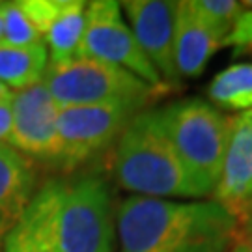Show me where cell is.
I'll return each mask as SVG.
<instances>
[{
	"instance_id": "1",
	"label": "cell",
	"mask_w": 252,
	"mask_h": 252,
	"mask_svg": "<svg viewBox=\"0 0 252 252\" xmlns=\"http://www.w3.org/2000/svg\"><path fill=\"white\" fill-rule=\"evenodd\" d=\"M116 207L105 178L65 174L37 185L2 252H114Z\"/></svg>"
},
{
	"instance_id": "2",
	"label": "cell",
	"mask_w": 252,
	"mask_h": 252,
	"mask_svg": "<svg viewBox=\"0 0 252 252\" xmlns=\"http://www.w3.org/2000/svg\"><path fill=\"white\" fill-rule=\"evenodd\" d=\"M235 219L215 200L127 196L116 207L120 252H228Z\"/></svg>"
},
{
	"instance_id": "3",
	"label": "cell",
	"mask_w": 252,
	"mask_h": 252,
	"mask_svg": "<svg viewBox=\"0 0 252 252\" xmlns=\"http://www.w3.org/2000/svg\"><path fill=\"white\" fill-rule=\"evenodd\" d=\"M110 172L118 185L133 196L166 200L209 196L155 127L148 108L131 120L112 146Z\"/></svg>"
},
{
	"instance_id": "4",
	"label": "cell",
	"mask_w": 252,
	"mask_h": 252,
	"mask_svg": "<svg viewBox=\"0 0 252 252\" xmlns=\"http://www.w3.org/2000/svg\"><path fill=\"white\" fill-rule=\"evenodd\" d=\"M148 112L190 176L213 194L230 142L232 116L204 99H180Z\"/></svg>"
},
{
	"instance_id": "5",
	"label": "cell",
	"mask_w": 252,
	"mask_h": 252,
	"mask_svg": "<svg viewBox=\"0 0 252 252\" xmlns=\"http://www.w3.org/2000/svg\"><path fill=\"white\" fill-rule=\"evenodd\" d=\"M43 84L58 108L131 103L146 107L170 88H155L124 67L79 56L69 62L49 63Z\"/></svg>"
},
{
	"instance_id": "6",
	"label": "cell",
	"mask_w": 252,
	"mask_h": 252,
	"mask_svg": "<svg viewBox=\"0 0 252 252\" xmlns=\"http://www.w3.org/2000/svg\"><path fill=\"white\" fill-rule=\"evenodd\" d=\"M146 107L131 103L65 107L58 112V157L54 166L73 174L116 144L131 120Z\"/></svg>"
},
{
	"instance_id": "7",
	"label": "cell",
	"mask_w": 252,
	"mask_h": 252,
	"mask_svg": "<svg viewBox=\"0 0 252 252\" xmlns=\"http://www.w3.org/2000/svg\"><path fill=\"white\" fill-rule=\"evenodd\" d=\"M81 56L124 67L155 88H170L142 53L120 2L114 0L88 2Z\"/></svg>"
},
{
	"instance_id": "8",
	"label": "cell",
	"mask_w": 252,
	"mask_h": 252,
	"mask_svg": "<svg viewBox=\"0 0 252 252\" xmlns=\"http://www.w3.org/2000/svg\"><path fill=\"white\" fill-rule=\"evenodd\" d=\"M58 112L43 82L13 92L8 146L34 162L53 164L58 157Z\"/></svg>"
},
{
	"instance_id": "9",
	"label": "cell",
	"mask_w": 252,
	"mask_h": 252,
	"mask_svg": "<svg viewBox=\"0 0 252 252\" xmlns=\"http://www.w3.org/2000/svg\"><path fill=\"white\" fill-rule=\"evenodd\" d=\"M127 25L142 53L168 86L180 82L174 62L176 15L180 2L172 0H127L120 2Z\"/></svg>"
},
{
	"instance_id": "10",
	"label": "cell",
	"mask_w": 252,
	"mask_h": 252,
	"mask_svg": "<svg viewBox=\"0 0 252 252\" xmlns=\"http://www.w3.org/2000/svg\"><path fill=\"white\" fill-rule=\"evenodd\" d=\"M251 112L232 116L230 142L213 190V200L234 217L239 228L252 217Z\"/></svg>"
},
{
	"instance_id": "11",
	"label": "cell",
	"mask_w": 252,
	"mask_h": 252,
	"mask_svg": "<svg viewBox=\"0 0 252 252\" xmlns=\"http://www.w3.org/2000/svg\"><path fill=\"white\" fill-rule=\"evenodd\" d=\"M36 189V162L11 146H0V252Z\"/></svg>"
},
{
	"instance_id": "12",
	"label": "cell",
	"mask_w": 252,
	"mask_h": 252,
	"mask_svg": "<svg viewBox=\"0 0 252 252\" xmlns=\"http://www.w3.org/2000/svg\"><path fill=\"white\" fill-rule=\"evenodd\" d=\"M220 47H224V37L202 21L190 0L180 2L174 36V62L180 79L200 77Z\"/></svg>"
},
{
	"instance_id": "13",
	"label": "cell",
	"mask_w": 252,
	"mask_h": 252,
	"mask_svg": "<svg viewBox=\"0 0 252 252\" xmlns=\"http://www.w3.org/2000/svg\"><path fill=\"white\" fill-rule=\"evenodd\" d=\"M86 2L63 0L58 15L43 36L49 53V63L69 62L81 56L82 36L86 27Z\"/></svg>"
},
{
	"instance_id": "14",
	"label": "cell",
	"mask_w": 252,
	"mask_h": 252,
	"mask_svg": "<svg viewBox=\"0 0 252 252\" xmlns=\"http://www.w3.org/2000/svg\"><path fill=\"white\" fill-rule=\"evenodd\" d=\"M49 67L45 43L15 47L0 43V82L11 92L27 90L43 82Z\"/></svg>"
},
{
	"instance_id": "15",
	"label": "cell",
	"mask_w": 252,
	"mask_h": 252,
	"mask_svg": "<svg viewBox=\"0 0 252 252\" xmlns=\"http://www.w3.org/2000/svg\"><path fill=\"white\" fill-rule=\"evenodd\" d=\"M207 97L213 107L230 112L252 110V62H239L228 65L217 73L207 86Z\"/></svg>"
},
{
	"instance_id": "16",
	"label": "cell",
	"mask_w": 252,
	"mask_h": 252,
	"mask_svg": "<svg viewBox=\"0 0 252 252\" xmlns=\"http://www.w3.org/2000/svg\"><path fill=\"white\" fill-rule=\"evenodd\" d=\"M190 4L202 21L220 37H224V41L245 11L241 2L235 0H190Z\"/></svg>"
},
{
	"instance_id": "17",
	"label": "cell",
	"mask_w": 252,
	"mask_h": 252,
	"mask_svg": "<svg viewBox=\"0 0 252 252\" xmlns=\"http://www.w3.org/2000/svg\"><path fill=\"white\" fill-rule=\"evenodd\" d=\"M2 43L15 47L43 43L36 27L30 23L27 13L21 8V2H2Z\"/></svg>"
},
{
	"instance_id": "18",
	"label": "cell",
	"mask_w": 252,
	"mask_h": 252,
	"mask_svg": "<svg viewBox=\"0 0 252 252\" xmlns=\"http://www.w3.org/2000/svg\"><path fill=\"white\" fill-rule=\"evenodd\" d=\"M19 2H21L23 11L27 13V17L30 19V23L36 27V30L43 39L51 23L62 8L63 0H19Z\"/></svg>"
},
{
	"instance_id": "19",
	"label": "cell",
	"mask_w": 252,
	"mask_h": 252,
	"mask_svg": "<svg viewBox=\"0 0 252 252\" xmlns=\"http://www.w3.org/2000/svg\"><path fill=\"white\" fill-rule=\"evenodd\" d=\"M224 47H235L239 51H252V9H245L235 23L234 30L226 37Z\"/></svg>"
},
{
	"instance_id": "20",
	"label": "cell",
	"mask_w": 252,
	"mask_h": 252,
	"mask_svg": "<svg viewBox=\"0 0 252 252\" xmlns=\"http://www.w3.org/2000/svg\"><path fill=\"white\" fill-rule=\"evenodd\" d=\"M11 99L13 94L6 99H0V146L8 144L11 133Z\"/></svg>"
},
{
	"instance_id": "21",
	"label": "cell",
	"mask_w": 252,
	"mask_h": 252,
	"mask_svg": "<svg viewBox=\"0 0 252 252\" xmlns=\"http://www.w3.org/2000/svg\"><path fill=\"white\" fill-rule=\"evenodd\" d=\"M237 241H241L249 249H252V217L237 230Z\"/></svg>"
},
{
	"instance_id": "22",
	"label": "cell",
	"mask_w": 252,
	"mask_h": 252,
	"mask_svg": "<svg viewBox=\"0 0 252 252\" xmlns=\"http://www.w3.org/2000/svg\"><path fill=\"white\" fill-rule=\"evenodd\" d=\"M228 252H252V249H249L245 243H241V241L235 239V243L232 245V249H230Z\"/></svg>"
},
{
	"instance_id": "23",
	"label": "cell",
	"mask_w": 252,
	"mask_h": 252,
	"mask_svg": "<svg viewBox=\"0 0 252 252\" xmlns=\"http://www.w3.org/2000/svg\"><path fill=\"white\" fill-rule=\"evenodd\" d=\"M11 94H13V92L9 90V88H6V86L0 82V99H6V97H9Z\"/></svg>"
},
{
	"instance_id": "24",
	"label": "cell",
	"mask_w": 252,
	"mask_h": 252,
	"mask_svg": "<svg viewBox=\"0 0 252 252\" xmlns=\"http://www.w3.org/2000/svg\"><path fill=\"white\" fill-rule=\"evenodd\" d=\"M2 32H4V25H2V2H0V43H2Z\"/></svg>"
},
{
	"instance_id": "25",
	"label": "cell",
	"mask_w": 252,
	"mask_h": 252,
	"mask_svg": "<svg viewBox=\"0 0 252 252\" xmlns=\"http://www.w3.org/2000/svg\"><path fill=\"white\" fill-rule=\"evenodd\" d=\"M243 9H252V0H247V2H241Z\"/></svg>"
},
{
	"instance_id": "26",
	"label": "cell",
	"mask_w": 252,
	"mask_h": 252,
	"mask_svg": "<svg viewBox=\"0 0 252 252\" xmlns=\"http://www.w3.org/2000/svg\"><path fill=\"white\" fill-rule=\"evenodd\" d=\"M251 136H252V112H251Z\"/></svg>"
}]
</instances>
